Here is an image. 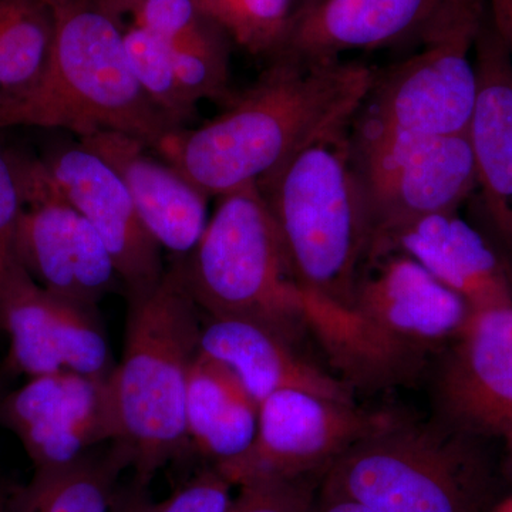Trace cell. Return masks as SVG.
Wrapping results in <instances>:
<instances>
[{
    "instance_id": "cell-20",
    "label": "cell",
    "mask_w": 512,
    "mask_h": 512,
    "mask_svg": "<svg viewBox=\"0 0 512 512\" xmlns=\"http://www.w3.org/2000/svg\"><path fill=\"white\" fill-rule=\"evenodd\" d=\"M200 353L231 370L261 404L281 390H302L355 403V390L303 359L295 346L264 328L234 319L202 323Z\"/></svg>"
},
{
    "instance_id": "cell-13",
    "label": "cell",
    "mask_w": 512,
    "mask_h": 512,
    "mask_svg": "<svg viewBox=\"0 0 512 512\" xmlns=\"http://www.w3.org/2000/svg\"><path fill=\"white\" fill-rule=\"evenodd\" d=\"M39 163L50 185L103 239L127 298L151 291L165 271L161 247L144 227L119 174L80 141L52 144Z\"/></svg>"
},
{
    "instance_id": "cell-24",
    "label": "cell",
    "mask_w": 512,
    "mask_h": 512,
    "mask_svg": "<svg viewBox=\"0 0 512 512\" xmlns=\"http://www.w3.org/2000/svg\"><path fill=\"white\" fill-rule=\"evenodd\" d=\"M53 39L55 18L46 0H0V106L39 83Z\"/></svg>"
},
{
    "instance_id": "cell-33",
    "label": "cell",
    "mask_w": 512,
    "mask_h": 512,
    "mask_svg": "<svg viewBox=\"0 0 512 512\" xmlns=\"http://www.w3.org/2000/svg\"><path fill=\"white\" fill-rule=\"evenodd\" d=\"M487 9L512 63V0H487Z\"/></svg>"
},
{
    "instance_id": "cell-23",
    "label": "cell",
    "mask_w": 512,
    "mask_h": 512,
    "mask_svg": "<svg viewBox=\"0 0 512 512\" xmlns=\"http://www.w3.org/2000/svg\"><path fill=\"white\" fill-rule=\"evenodd\" d=\"M127 468L130 453L113 441L67 466L35 470L20 484L16 512H111Z\"/></svg>"
},
{
    "instance_id": "cell-29",
    "label": "cell",
    "mask_w": 512,
    "mask_h": 512,
    "mask_svg": "<svg viewBox=\"0 0 512 512\" xmlns=\"http://www.w3.org/2000/svg\"><path fill=\"white\" fill-rule=\"evenodd\" d=\"M127 12L133 15L134 25L160 37L168 45L190 42L220 28L202 12L195 0H137Z\"/></svg>"
},
{
    "instance_id": "cell-39",
    "label": "cell",
    "mask_w": 512,
    "mask_h": 512,
    "mask_svg": "<svg viewBox=\"0 0 512 512\" xmlns=\"http://www.w3.org/2000/svg\"><path fill=\"white\" fill-rule=\"evenodd\" d=\"M312 2H315V0H296V12H298V10L305 8V6L311 5Z\"/></svg>"
},
{
    "instance_id": "cell-22",
    "label": "cell",
    "mask_w": 512,
    "mask_h": 512,
    "mask_svg": "<svg viewBox=\"0 0 512 512\" xmlns=\"http://www.w3.org/2000/svg\"><path fill=\"white\" fill-rule=\"evenodd\" d=\"M259 404L238 377L198 352L188 377L185 433L210 466L244 454L258 429Z\"/></svg>"
},
{
    "instance_id": "cell-7",
    "label": "cell",
    "mask_w": 512,
    "mask_h": 512,
    "mask_svg": "<svg viewBox=\"0 0 512 512\" xmlns=\"http://www.w3.org/2000/svg\"><path fill=\"white\" fill-rule=\"evenodd\" d=\"M485 15L487 0H441L419 32V52L376 77L359 128L467 134L478 93L474 49Z\"/></svg>"
},
{
    "instance_id": "cell-11",
    "label": "cell",
    "mask_w": 512,
    "mask_h": 512,
    "mask_svg": "<svg viewBox=\"0 0 512 512\" xmlns=\"http://www.w3.org/2000/svg\"><path fill=\"white\" fill-rule=\"evenodd\" d=\"M0 426L15 434L35 470L67 466L120 439L109 377L67 370L10 389Z\"/></svg>"
},
{
    "instance_id": "cell-4",
    "label": "cell",
    "mask_w": 512,
    "mask_h": 512,
    "mask_svg": "<svg viewBox=\"0 0 512 512\" xmlns=\"http://www.w3.org/2000/svg\"><path fill=\"white\" fill-rule=\"evenodd\" d=\"M256 185L299 285L352 305L372 251L373 221L346 127L302 148Z\"/></svg>"
},
{
    "instance_id": "cell-16",
    "label": "cell",
    "mask_w": 512,
    "mask_h": 512,
    "mask_svg": "<svg viewBox=\"0 0 512 512\" xmlns=\"http://www.w3.org/2000/svg\"><path fill=\"white\" fill-rule=\"evenodd\" d=\"M126 185L144 227L161 249L188 255L208 224V197L174 165L158 160L140 138L100 131L79 138Z\"/></svg>"
},
{
    "instance_id": "cell-17",
    "label": "cell",
    "mask_w": 512,
    "mask_h": 512,
    "mask_svg": "<svg viewBox=\"0 0 512 512\" xmlns=\"http://www.w3.org/2000/svg\"><path fill=\"white\" fill-rule=\"evenodd\" d=\"M474 60L478 93L467 137L485 212L512 261V63L488 9Z\"/></svg>"
},
{
    "instance_id": "cell-36",
    "label": "cell",
    "mask_w": 512,
    "mask_h": 512,
    "mask_svg": "<svg viewBox=\"0 0 512 512\" xmlns=\"http://www.w3.org/2000/svg\"><path fill=\"white\" fill-rule=\"evenodd\" d=\"M16 373L8 365L5 360L0 363V403H2L3 397L8 394L9 390L12 389V382L16 379Z\"/></svg>"
},
{
    "instance_id": "cell-27",
    "label": "cell",
    "mask_w": 512,
    "mask_h": 512,
    "mask_svg": "<svg viewBox=\"0 0 512 512\" xmlns=\"http://www.w3.org/2000/svg\"><path fill=\"white\" fill-rule=\"evenodd\" d=\"M221 29L191 42L168 45L175 76L195 103L202 99L231 101L228 92L227 46Z\"/></svg>"
},
{
    "instance_id": "cell-18",
    "label": "cell",
    "mask_w": 512,
    "mask_h": 512,
    "mask_svg": "<svg viewBox=\"0 0 512 512\" xmlns=\"http://www.w3.org/2000/svg\"><path fill=\"white\" fill-rule=\"evenodd\" d=\"M390 252L419 262L471 311L512 303L511 266L457 211L430 215L399 229L369 262Z\"/></svg>"
},
{
    "instance_id": "cell-10",
    "label": "cell",
    "mask_w": 512,
    "mask_h": 512,
    "mask_svg": "<svg viewBox=\"0 0 512 512\" xmlns=\"http://www.w3.org/2000/svg\"><path fill=\"white\" fill-rule=\"evenodd\" d=\"M25 210L16 251L20 265L45 291L97 311L121 284L109 249L90 222L47 181L39 158L16 150Z\"/></svg>"
},
{
    "instance_id": "cell-37",
    "label": "cell",
    "mask_w": 512,
    "mask_h": 512,
    "mask_svg": "<svg viewBox=\"0 0 512 512\" xmlns=\"http://www.w3.org/2000/svg\"><path fill=\"white\" fill-rule=\"evenodd\" d=\"M134 2H137V0H113L114 5L117 6V9H119L121 13L127 12V9L130 8ZM195 3H197V5L200 6L202 12L207 15V8L210 0H195Z\"/></svg>"
},
{
    "instance_id": "cell-19",
    "label": "cell",
    "mask_w": 512,
    "mask_h": 512,
    "mask_svg": "<svg viewBox=\"0 0 512 512\" xmlns=\"http://www.w3.org/2000/svg\"><path fill=\"white\" fill-rule=\"evenodd\" d=\"M441 0H315L298 10L276 56L339 59L419 33ZM275 56V57H276Z\"/></svg>"
},
{
    "instance_id": "cell-5",
    "label": "cell",
    "mask_w": 512,
    "mask_h": 512,
    "mask_svg": "<svg viewBox=\"0 0 512 512\" xmlns=\"http://www.w3.org/2000/svg\"><path fill=\"white\" fill-rule=\"evenodd\" d=\"M481 440L439 420H383L329 467L319 491L370 512H488L494 474Z\"/></svg>"
},
{
    "instance_id": "cell-3",
    "label": "cell",
    "mask_w": 512,
    "mask_h": 512,
    "mask_svg": "<svg viewBox=\"0 0 512 512\" xmlns=\"http://www.w3.org/2000/svg\"><path fill=\"white\" fill-rule=\"evenodd\" d=\"M128 299L120 362L109 383L119 419V443L127 448L138 483L184 453L185 397L200 352V308L185 284L183 262L165 269L151 291Z\"/></svg>"
},
{
    "instance_id": "cell-31",
    "label": "cell",
    "mask_w": 512,
    "mask_h": 512,
    "mask_svg": "<svg viewBox=\"0 0 512 512\" xmlns=\"http://www.w3.org/2000/svg\"><path fill=\"white\" fill-rule=\"evenodd\" d=\"M232 488L234 485L210 466L157 503L154 512H228L234 501Z\"/></svg>"
},
{
    "instance_id": "cell-32",
    "label": "cell",
    "mask_w": 512,
    "mask_h": 512,
    "mask_svg": "<svg viewBox=\"0 0 512 512\" xmlns=\"http://www.w3.org/2000/svg\"><path fill=\"white\" fill-rule=\"evenodd\" d=\"M156 504L148 493V485L134 480L126 491L117 493L111 512H154Z\"/></svg>"
},
{
    "instance_id": "cell-6",
    "label": "cell",
    "mask_w": 512,
    "mask_h": 512,
    "mask_svg": "<svg viewBox=\"0 0 512 512\" xmlns=\"http://www.w3.org/2000/svg\"><path fill=\"white\" fill-rule=\"evenodd\" d=\"M181 262L188 291L208 318L252 323L295 348L308 333L302 286L256 183L220 197Z\"/></svg>"
},
{
    "instance_id": "cell-21",
    "label": "cell",
    "mask_w": 512,
    "mask_h": 512,
    "mask_svg": "<svg viewBox=\"0 0 512 512\" xmlns=\"http://www.w3.org/2000/svg\"><path fill=\"white\" fill-rule=\"evenodd\" d=\"M306 329L353 390H383L419 375L424 353L390 338L355 306L302 288Z\"/></svg>"
},
{
    "instance_id": "cell-26",
    "label": "cell",
    "mask_w": 512,
    "mask_h": 512,
    "mask_svg": "<svg viewBox=\"0 0 512 512\" xmlns=\"http://www.w3.org/2000/svg\"><path fill=\"white\" fill-rule=\"evenodd\" d=\"M296 0H210L207 16L252 55L276 56L284 46Z\"/></svg>"
},
{
    "instance_id": "cell-14",
    "label": "cell",
    "mask_w": 512,
    "mask_h": 512,
    "mask_svg": "<svg viewBox=\"0 0 512 512\" xmlns=\"http://www.w3.org/2000/svg\"><path fill=\"white\" fill-rule=\"evenodd\" d=\"M0 330L8 335L6 365L30 377L74 372L109 377V340L99 312L45 291L26 275L0 311Z\"/></svg>"
},
{
    "instance_id": "cell-28",
    "label": "cell",
    "mask_w": 512,
    "mask_h": 512,
    "mask_svg": "<svg viewBox=\"0 0 512 512\" xmlns=\"http://www.w3.org/2000/svg\"><path fill=\"white\" fill-rule=\"evenodd\" d=\"M23 210L25 195L15 150L0 144V311L12 289L29 275L20 265L16 251Z\"/></svg>"
},
{
    "instance_id": "cell-9",
    "label": "cell",
    "mask_w": 512,
    "mask_h": 512,
    "mask_svg": "<svg viewBox=\"0 0 512 512\" xmlns=\"http://www.w3.org/2000/svg\"><path fill=\"white\" fill-rule=\"evenodd\" d=\"M386 413L302 390H281L259 404L258 429L241 456L214 466L234 487L323 477Z\"/></svg>"
},
{
    "instance_id": "cell-2",
    "label": "cell",
    "mask_w": 512,
    "mask_h": 512,
    "mask_svg": "<svg viewBox=\"0 0 512 512\" xmlns=\"http://www.w3.org/2000/svg\"><path fill=\"white\" fill-rule=\"evenodd\" d=\"M55 18L49 64L30 92L0 106V131L39 127L79 138L116 131L154 150L175 130L138 86L113 0H46Z\"/></svg>"
},
{
    "instance_id": "cell-30",
    "label": "cell",
    "mask_w": 512,
    "mask_h": 512,
    "mask_svg": "<svg viewBox=\"0 0 512 512\" xmlns=\"http://www.w3.org/2000/svg\"><path fill=\"white\" fill-rule=\"evenodd\" d=\"M323 477L259 481L238 487L228 512H312Z\"/></svg>"
},
{
    "instance_id": "cell-38",
    "label": "cell",
    "mask_w": 512,
    "mask_h": 512,
    "mask_svg": "<svg viewBox=\"0 0 512 512\" xmlns=\"http://www.w3.org/2000/svg\"><path fill=\"white\" fill-rule=\"evenodd\" d=\"M488 512H512V495L500 503L494 504Z\"/></svg>"
},
{
    "instance_id": "cell-35",
    "label": "cell",
    "mask_w": 512,
    "mask_h": 512,
    "mask_svg": "<svg viewBox=\"0 0 512 512\" xmlns=\"http://www.w3.org/2000/svg\"><path fill=\"white\" fill-rule=\"evenodd\" d=\"M20 484L0 474V512H16Z\"/></svg>"
},
{
    "instance_id": "cell-15",
    "label": "cell",
    "mask_w": 512,
    "mask_h": 512,
    "mask_svg": "<svg viewBox=\"0 0 512 512\" xmlns=\"http://www.w3.org/2000/svg\"><path fill=\"white\" fill-rule=\"evenodd\" d=\"M367 265L352 306L386 335L421 353L460 335L470 306L419 262L390 252Z\"/></svg>"
},
{
    "instance_id": "cell-25",
    "label": "cell",
    "mask_w": 512,
    "mask_h": 512,
    "mask_svg": "<svg viewBox=\"0 0 512 512\" xmlns=\"http://www.w3.org/2000/svg\"><path fill=\"white\" fill-rule=\"evenodd\" d=\"M128 63L148 100L177 128H185L197 113V103L185 93L171 62L170 47L138 25L124 30Z\"/></svg>"
},
{
    "instance_id": "cell-12",
    "label": "cell",
    "mask_w": 512,
    "mask_h": 512,
    "mask_svg": "<svg viewBox=\"0 0 512 512\" xmlns=\"http://www.w3.org/2000/svg\"><path fill=\"white\" fill-rule=\"evenodd\" d=\"M434 404L458 433L512 441V303L471 311L437 372Z\"/></svg>"
},
{
    "instance_id": "cell-34",
    "label": "cell",
    "mask_w": 512,
    "mask_h": 512,
    "mask_svg": "<svg viewBox=\"0 0 512 512\" xmlns=\"http://www.w3.org/2000/svg\"><path fill=\"white\" fill-rule=\"evenodd\" d=\"M312 512H370L367 508L346 500V498L333 497V495L318 493L315 507Z\"/></svg>"
},
{
    "instance_id": "cell-1",
    "label": "cell",
    "mask_w": 512,
    "mask_h": 512,
    "mask_svg": "<svg viewBox=\"0 0 512 512\" xmlns=\"http://www.w3.org/2000/svg\"><path fill=\"white\" fill-rule=\"evenodd\" d=\"M375 79L365 64L276 56L224 114L173 131L153 151L208 198H220L258 183L313 141L348 126Z\"/></svg>"
},
{
    "instance_id": "cell-40",
    "label": "cell",
    "mask_w": 512,
    "mask_h": 512,
    "mask_svg": "<svg viewBox=\"0 0 512 512\" xmlns=\"http://www.w3.org/2000/svg\"><path fill=\"white\" fill-rule=\"evenodd\" d=\"M508 448H510L511 458H512V441L507 444Z\"/></svg>"
},
{
    "instance_id": "cell-8",
    "label": "cell",
    "mask_w": 512,
    "mask_h": 512,
    "mask_svg": "<svg viewBox=\"0 0 512 512\" xmlns=\"http://www.w3.org/2000/svg\"><path fill=\"white\" fill-rule=\"evenodd\" d=\"M353 144L372 212L369 261L394 232L430 215L458 211L477 190L467 134L419 136L359 128Z\"/></svg>"
}]
</instances>
